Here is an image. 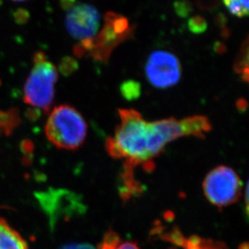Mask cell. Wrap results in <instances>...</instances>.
<instances>
[{
    "instance_id": "cell-6",
    "label": "cell",
    "mask_w": 249,
    "mask_h": 249,
    "mask_svg": "<svg viewBox=\"0 0 249 249\" xmlns=\"http://www.w3.org/2000/svg\"><path fill=\"white\" fill-rule=\"evenodd\" d=\"M66 12L67 31L79 43L90 41L97 35L101 27V15L94 6L75 1Z\"/></svg>"
},
{
    "instance_id": "cell-16",
    "label": "cell",
    "mask_w": 249,
    "mask_h": 249,
    "mask_svg": "<svg viewBox=\"0 0 249 249\" xmlns=\"http://www.w3.org/2000/svg\"><path fill=\"white\" fill-rule=\"evenodd\" d=\"M115 249H141L138 246L137 244L133 242H129V241H126V242L120 243L118 245V247L116 248Z\"/></svg>"
},
{
    "instance_id": "cell-13",
    "label": "cell",
    "mask_w": 249,
    "mask_h": 249,
    "mask_svg": "<svg viewBox=\"0 0 249 249\" xmlns=\"http://www.w3.org/2000/svg\"><path fill=\"white\" fill-rule=\"evenodd\" d=\"M174 7H175L176 13L179 17L183 18L189 17L190 13L193 12V7L188 0L177 1L174 4Z\"/></svg>"
},
{
    "instance_id": "cell-5",
    "label": "cell",
    "mask_w": 249,
    "mask_h": 249,
    "mask_svg": "<svg viewBox=\"0 0 249 249\" xmlns=\"http://www.w3.org/2000/svg\"><path fill=\"white\" fill-rule=\"evenodd\" d=\"M242 181L234 169L221 165L213 168L204 179L202 189L210 203L223 208L235 203L242 193Z\"/></svg>"
},
{
    "instance_id": "cell-11",
    "label": "cell",
    "mask_w": 249,
    "mask_h": 249,
    "mask_svg": "<svg viewBox=\"0 0 249 249\" xmlns=\"http://www.w3.org/2000/svg\"><path fill=\"white\" fill-rule=\"evenodd\" d=\"M208 24L206 19L201 16H194L188 21V29L192 34H201L206 31Z\"/></svg>"
},
{
    "instance_id": "cell-7",
    "label": "cell",
    "mask_w": 249,
    "mask_h": 249,
    "mask_svg": "<svg viewBox=\"0 0 249 249\" xmlns=\"http://www.w3.org/2000/svg\"><path fill=\"white\" fill-rule=\"evenodd\" d=\"M145 73L150 84L157 89L175 86L181 78V65L177 56L166 51H156L149 55Z\"/></svg>"
},
{
    "instance_id": "cell-8",
    "label": "cell",
    "mask_w": 249,
    "mask_h": 249,
    "mask_svg": "<svg viewBox=\"0 0 249 249\" xmlns=\"http://www.w3.org/2000/svg\"><path fill=\"white\" fill-rule=\"evenodd\" d=\"M0 249H29L21 235L2 218H0Z\"/></svg>"
},
{
    "instance_id": "cell-17",
    "label": "cell",
    "mask_w": 249,
    "mask_h": 249,
    "mask_svg": "<svg viewBox=\"0 0 249 249\" xmlns=\"http://www.w3.org/2000/svg\"><path fill=\"white\" fill-rule=\"evenodd\" d=\"M245 213H246L248 218H249V180L246 189H245Z\"/></svg>"
},
{
    "instance_id": "cell-3",
    "label": "cell",
    "mask_w": 249,
    "mask_h": 249,
    "mask_svg": "<svg viewBox=\"0 0 249 249\" xmlns=\"http://www.w3.org/2000/svg\"><path fill=\"white\" fill-rule=\"evenodd\" d=\"M58 71L42 51L34 53V66L24 88V101L35 110L47 112L54 97Z\"/></svg>"
},
{
    "instance_id": "cell-9",
    "label": "cell",
    "mask_w": 249,
    "mask_h": 249,
    "mask_svg": "<svg viewBox=\"0 0 249 249\" xmlns=\"http://www.w3.org/2000/svg\"><path fill=\"white\" fill-rule=\"evenodd\" d=\"M234 69L236 73L240 74L244 81L249 84V35L235 59Z\"/></svg>"
},
{
    "instance_id": "cell-15",
    "label": "cell",
    "mask_w": 249,
    "mask_h": 249,
    "mask_svg": "<svg viewBox=\"0 0 249 249\" xmlns=\"http://www.w3.org/2000/svg\"><path fill=\"white\" fill-rule=\"evenodd\" d=\"M60 249H96L88 244H69L62 246Z\"/></svg>"
},
{
    "instance_id": "cell-14",
    "label": "cell",
    "mask_w": 249,
    "mask_h": 249,
    "mask_svg": "<svg viewBox=\"0 0 249 249\" xmlns=\"http://www.w3.org/2000/svg\"><path fill=\"white\" fill-rule=\"evenodd\" d=\"M195 2L200 9L211 11L218 7L219 0H195Z\"/></svg>"
},
{
    "instance_id": "cell-12",
    "label": "cell",
    "mask_w": 249,
    "mask_h": 249,
    "mask_svg": "<svg viewBox=\"0 0 249 249\" xmlns=\"http://www.w3.org/2000/svg\"><path fill=\"white\" fill-rule=\"evenodd\" d=\"M122 242L118 234L113 231L106 233L102 242L99 245L97 249H115Z\"/></svg>"
},
{
    "instance_id": "cell-2",
    "label": "cell",
    "mask_w": 249,
    "mask_h": 249,
    "mask_svg": "<svg viewBox=\"0 0 249 249\" xmlns=\"http://www.w3.org/2000/svg\"><path fill=\"white\" fill-rule=\"evenodd\" d=\"M88 126L84 117L74 107L62 105L53 108L46 122L49 141L58 148L73 151L84 143Z\"/></svg>"
},
{
    "instance_id": "cell-18",
    "label": "cell",
    "mask_w": 249,
    "mask_h": 249,
    "mask_svg": "<svg viewBox=\"0 0 249 249\" xmlns=\"http://www.w3.org/2000/svg\"><path fill=\"white\" fill-rule=\"evenodd\" d=\"M12 1H15V2H22V1H25V0H12Z\"/></svg>"
},
{
    "instance_id": "cell-4",
    "label": "cell",
    "mask_w": 249,
    "mask_h": 249,
    "mask_svg": "<svg viewBox=\"0 0 249 249\" xmlns=\"http://www.w3.org/2000/svg\"><path fill=\"white\" fill-rule=\"evenodd\" d=\"M105 26L93 39L75 46L77 56L89 54L96 60L107 62L113 50L133 35L134 29L127 18L109 12L105 17Z\"/></svg>"
},
{
    "instance_id": "cell-1",
    "label": "cell",
    "mask_w": 249,
    "mask_h": 249,
    "mask_svg": "<svg viewBox=\"0 0 249 249\" xmlns=\"http://www.w3.org/2000/svg\"><path fill=\"white\" fill-rule=\"evenodd\" d=\"M120 123L114 134L107 139L106 148L113 158L123 160L125 171L136 167H151L154 157L151 151L149 123L138 111L121 109Z\"/></svg>"
},
{
    "instance_id": "cell-10",
    "label": "cell",
    "mask_w": 249,
    "mask_h": 249,
    "mask_svg": "<svg viewBox=\"0 0 249 249\" xmlns=\"http://www.w3.org/2000/svg\"><path fill=\"white\" fill-rule=\"evenodd\" d=\"M228 11L237 17H249V0H223Z\"/></svg>"
}]
</instances>
